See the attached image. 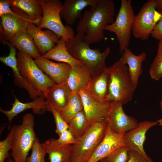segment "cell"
Listing matches in <instances>:
<instances>
[{
    "label": "cell",
    "instance_id": "cell-30",
    "mask_svg": "<svg viewBox=\"0 0 162 162\" xmlns=\"http://www.w3.org/2000/svg\"><path fill=\"white\" fill-rule=\"evenodd\" d=\"M16 125L13 126L6 138L0 141V162H5L6 159L10 157V154L9 152L11 150L13 138Z\"/></svg>",
    "mask_w": 162,
    "mask_h": 162
},
{
    "label": "cell",
    "instance_id": "cell-37",
    "mask_svg": "<svg viewBox=\"0 0 162 162\" xmlns=\"http://www.w3.org/2000/svg\"><path fill=\"white\" fill-rule=\"evenodd\" d=\"M156 1L157 3L156 9L159 12L162 6V0H156Z\"/></svg>",
    "mask_w": 162,
    "mask_h": 162
},
{
    "label": "cell",
    "instance_id": "cell-24",
    "mask_svg": "<svg viewBox=\"0 0 162 162\" xmlns=\"http://www.w3.org/2000/svg\"><path fill=\"white\" fill-rule=\"evenodd\" d=\"M110 72L108 67L102 73L92 78L86 91L93 96L102 100H107L109 93Z\"/></svg>",
    "mask_w": 162,
    "mask_h": 162
},
{
    "label": "cell",
    "instance_id": "cell-32",
    "mask_svg": "<svg viewBox=\"0 0 162 162\" xmlns=\"http://www.w3.org/2000/svg\"><path fill=\"white\" fill-rule=\"evenodd\" d=\"M129 149L126 146L121 147L106 158L107 162H126L128 156Z\"/></svg>",
    "mask_w": 162,
    "mask_h": 162
},
{
    "label": "cell",
    "instance_id": "cell-38",
    "mask_svg": "<svg viewBox=\"0 0 162 162\" xmlns=\"http://www.w3.org/2000/svg\"><path fill=\"white\" fill-rule=\"evenodd\" d=\"M158 122V125L159 126H162V118H160L157 120Z\"/></svg>",
    "mask_w": 162,
    "mask_h": 162
},
{
    "label": "cell",
    "instance_id": "cell-6",
    "mask_svg": "<svg viewBox=\"0 0 162 162\" xmlns=\"http://www.w3.org/2000/svg\"><path fill=\"white\" fill-rule=\"evenodd\" d=\"M34 118L31 113L24 115L20 124L16 125L13 135L11 156L15 162H26L29 151L37 138Z\"/></svg>",
    "mask_w": 162,
    "mask_h": 162
},
{
    "label": "cell",
    "instance_id": "cell-40",
    "mask_svg": "<svg viewBox=\"0 0 162 162\" xmlns=\"http://www.w3.org/2000/svg\"><path fill=\"white\" fill-rule=\"evenodd\" d=\"M98 162H107L106 158L101 159Z\"/></svg>",
    "mask_w": 162,
    "mask_h": 162
},
{
    "label": "cell",
    "instance_id": "cell-21",
    "mask_svg": "<svg viewBox=\"0 0 162 162\" xmlns=\"http://www.w3.org/2000/svg\"><path fill=\"white\" fill-rule=\"evenodd\" d=\"M48 155L50 162H71L72 145H62L51 138L42 144Z\"/></svg>",
    "mask_w": 162,
    "mask_h": 162
},
{
    "label": "cell",
    "instance_id": "cell-2",
    "mask_svg": "<svg viewBox=\"0 0 162 162\" xmlns=\"http://www.w3.org/2000/svg\"><path fill=\"white\" fill-rule=\"evenodd\" d=\"M83 36L82 33H77L66 43V46L73 57L88 68L92 78L100 75L106 69V60L110 49L107 47L102 52L98 49H91L90 44L83 40Z\"/></svg>",
    "mask_w": 162,
    "mask_h": 162
},
{
    "label": "cell",
    "instance_id": "cell-28",
    "mask_svg": "<svg viewBox=\"0 0 162 162\" xmlns=\"http://www.w3.org/2000/svg\"><path fill=\"white\" fill-rule=\"evenodd\" d=\"M68 129L75 139L83 135L90 126L83 110L77 113L68 123Z\"/></svg>",
    "mask_w": 162,
    "mask_h": 162
},
{
    "label": "cell",
    "instance_id": "cell-39",
    "mask_svg": "<svg viewBox=\"0 0 162 162\" xmlns=\"http://www.w3.org/2000/svg\"><path fill=\"white\" fill-rule=\"evenodd\" d=\"M6 162H15L13 159L10 157L7 159Z\"/></svg>",
    "mask_w": 162,
    "mask_h": 162
},
{
    "label": "cell",
    "instance_id": "cell-9",
    "mask_svg": "<svg viewBox=\"0 0 162 162\" xmlns=\"http://www.w3.org/2000/svg\"><path fill=\"white\" fill-rule=\"evenodd\" d=\"M156 0H148L145 3L138 13L135 15L132 34L141 40H148L161 14L156 10Z\"/></svg>",
    "mask_w": 162,
    "mask_h": 162
},
{
    "label": "cell",
    "instance_id": "cell-16",
    "mask_svg": "<svg viewBox=\"0 0 162 162\" xmlns=\"http://www.w3.org/2000/svg\"><path fill=\"white\" fill-rule=\"evenodd\" d=\"M27 32L32 37L36 46L42 56L53 48L60 39L51 30L47 29L42 31L33 22L29 25Z\"/></svg>",
    "mask_w": 162,
    "mask_h": 162
},
{
    "label": "cell",
    "instance_id": "cell-41",
    "mask_svg": "<svg viewBox=\"0 0 162 162\" xmlns=\"http://www.w3.org/2000/svg\"><path fill=\"white\" fill-rule=\"evenodd\" d=\"M160 108H161V109L162 112V97L161 100L160 102Z\"/></svg>",
    "mask_w": 162,
    "mask_h": 162
},
{
    "label": "cell",
    "instance_id": "cell-3",
    "mask_svg": "<svg viewBox=\"0 0 162 162\" xmlns=\"http://www.w3.org/2000/svg\"><path fill=\"white\" fill-rule=\"evenodd\" d=\"M108 68L110 75L107 100H120L125 105L132 100L136 88L133 83L128 67L119 60Z\"/></svg>",
    "mask_w": 162,
    "mask_h": 162
},
{
    "label": "cell",
    "instance_id": "cell-19",
    "mask_svg": "<svg viewBox=\"0 0 162 162\" xmlns=\"http://www.w3.org/2000/svg\"><path fill=\"white\" fill-rule=\"evenodd\" d=\"M90 71L83 63L71 67L67 80L72 92L86 90L92 80Z\"/></svg>",
    "mask_w": 162,
    "mask_h": 162
},
{
    "label": "cell",
    "instance_id": "cell-13",
    "mask_svg": "<svg viewBox=\"0 0 162 162\" xmlns=\"http://www.w3.org/2000/svg\"><path fill=\"white\" fill-rule=\"evenodd\" d=\"M158 125L156 121H144L138 123L135 128L127 132L124 136L126 146L129 150L135 151L142 155L149 162H153L151 158L146 154L143 145L148 130Z\"/></svg>",
    "mask_w": 162,
    "mask_h": 162
},
{
    "label": "cell",
    "instance_id": "cell-23",
    "mask_svg": "<svg viewBox=\"0 0 162 162\" xmlns=\"http://www.w3.org/2000/svg\"><path fill=\"white\" fill-rule=\"evenodd\" d=\"M8 41L19 51L26 54L32 58L36 59L41 56L32 37L27 31L18 34Z\"/></svg>",
    "mask_w": 162,
    "mask_h": 162
},
{
    "label": "cell",
    "instance_id": "cell-25",
    "mask_svg": "<svg viewBox=\"0 0 162 162\" xmlns=\"http://www.w3.org/2000/svg\"><path fill=\"white\" fill-rule=\"evenodd\" d=\"M10 7L19 8L27 14L38 26L42 19L40 0H7Z\"/></svg>",
    "mask_w": 162,
    "mask_h": 162
},
{
    "label": "cell",
    "instance_id": "cell-20",
    "mask_svg": "<svg viewBox=\"0 0 162 162\" xmlns=\"http://www.w3.org/2000/svg\"><path fill=\"white\" fill-rule=\"evenodd\" d=\"M98 0H65L63 4L60 15L68 25H73L76 20L82 17V11L86 7L96 6Z\"/></svg>",
    "mask_w": 162,
    "mask_h": 162
},
{
    "label": "cell",
    "instance_id": "cell-11",
    "mask_svg": "<svg viewBox=\"0 0 162 162\" xmlns=\"http://www.w3.org/2000/svg\"><path fill=\"white\" fill-rule=\"evenodd\" d=\"M123 105L120 100L111 101L106 120L114 132L124 135L128 131L135 128L138 123L134 117L125 113Z\"/></svg>",
    "mask_w": 162,
    "mask_h": 162
},
{
    "label": "cell",
    "instance_id": "cell-7",
    "mask_svg": "<svg viewBox=\"0 0 162 162\" xmlns=\"http://www.w3.org/2000/svg\"><path fill=\"white\" fill-rule=\"evenodd\" d=\"M43 9L41 21L37 27L40 29L45 28L51 30L59 38L67 42L74 36V32L69 25L64 26L61 19L60 11L63 4L60 0H40Z\"/></svg>",
    "mask_w": 162,
    "mask_h": 162
},
{
    "label": "cell",
    "instance_id": "cell-14",
    "mask_svg": "<svg viewBox=\"0 0 162 162\" xmlns=\"http://www.w3.org/2000/svg\"><path fill=\"white\" fill-rule=\"evenodd\" d=\"M124 136L114 132L108 125L103 139L88 162H98L118 148L126 146Z\"/></svg>",
    "mask_w": 162,
    "mask_h": 162
},
{
    "label": "cell",
    "instance_id": "cell-22",
    "mask_svg": "<svg viewBox=\"0 0 162 162\" xmlns=\"http://www.w3.org/2000/svg\"><path fill=\"white\" fill-rule=\"evenodd\" d=\"M146 58L145 52L136 55L128 48L124 50L120 59L123 64H128L129 72L133 83L136 88L139 77L142 72V63Z\"/></svg>",
    "mask_w": 162,
    "mask_h": 162
},
{
    "label": "cell",
    "instance_id": "cell-36",
    "mask_svg": "<svg viewBox=\"0 0 162 162\" xmlns=\"http://www.w3.org/2000/svg\"><path fill=\"white\" fill-rule=\"evenodd\" d=\"M126 162H149L139 153L134 151L129 150L128 156Z\"/></svg>",
    "mask_w": 162,
    "mask_h": 162
},
{
    "label": "cell",
    "instance_id": "cell-1",
    "mask_svg": "<svg viewBox=\"0 0 162 162\" xmlns=\"http://www.w3.org/2000/svg\"><path fill=\"white\" fill-rule=\"evenodd\" d=\"M115 5L112 0H98L97 5L85 11L76 30L83 34V40L89 44L97 43L104 38V28L112 23Z\"/></svg>",
    "mask_w": 162,
    "mask_h": 162
},
{
    "label": "cell",
    "instance_id": "cell-17",
    "mask_svg": "<svg viewBox=\"0 0 162 162\" xmlns=\"http://www.w3.org/2000/svg\"><path fill=\"white\" fill-rule=\"evenodd\" d=\"M14 97V101L12 104V106L10 110L0 109L1 112L6 116L9 123L11 122L18 114L28 109H32L34 113L39 115L42 114L46 111H48L49 106L44 97H40L26 103H22Z\"/></svg>",
    "mask_w": 162,
    "mask_h": 162
},
{
    "label": "cell",
    "instance_id": "cell-18",
    "mask_svg": "<svg viewBox=\"0 0 162 162\" xmlns=\"http://www.w3.org/2000/svg\"><path fill=\"white\" fill-rule=\"evenodd\" d=\"M72 92L66 80L49 87L44 95L49 107H52L58 111L65 106Z\"/></svg>",
    "mask_w": 162,
    "mask_h": 162
},
{
    "label": "cell",
    "instance_id": "cell-27",
    "mask_svg": "<svg viewBox=\"0 0 162 162\" xmlns=\"http://www.w3.org/2000/svg\"><path fill=\"white\" fill-rule=\"evenodd\" d=\"M82 110L83 105L80 94L78 93L72 92L65 106L57 111L68 124L74 116Z\"/></svg>",
    "mask_w": 162,
    "mask_h": 162
},
{
    "label": "cell",
    "instance_id": "cell-35",
    "mask_svg": "<svg viewBox=\"0 0 162 162\" xmlns=\"http://www.w3.org/2000/svg\"><path fill=\"white\" fill-rule=\"evenodd\" d=\"M161 17L154 26L151 35L158 41L162 39V11L160 12Z\"/></svg>",
    "mask_w": 162,
    "mask_h": 162
},
{
    "label": "cell",
    "instance_id": "cell-42",
    "mask_svg": "<svg viewBox=\"0 0 162 162\" xmlns=\"http://www.w3.org/2000/svg\"><path fill=\"white\" fill-rule=\"evenodd\" d=\"M162 11V7H161V8H160V10L159 11V12H160Z\"/></svg>",
    "mask_w": 162,
    "mask_h": 162
},
{
    "label": "cell",
    "instance_id": "cell-29",
    "mask_svg": "<svg viewBox=\"0 0 162 162\" xmlns=\"http://www.w3.org/2000/svg\"><path fill=\"white\" fill-rule=\"evenodd\" d=\"M151 78L158 81L162 78V39L159 41L157 55L148 70Z\"/></svg>",
    "mask_w": 162,
    "mask_h": 162
},
{
    "label": "cell",
    "instance_id": "cell-34",
    "mask_svg": "<svg viewBox=\"0 0 162 162\" xmlns=\"http://www.w3.org/2000/svg\"><path fill=\"white\" fill-rule=\"evenodd\" d=\"M58 142L62 145H73L76 142V139L68 129L63 131L57 139Z\"/></svg>",
    "mask_w": 162,
    "mask_h": 162
},
{
    "label": "cell",
    "instance_id": "cell-8",
    "mask_svg": "<svg viewBox=\"0 0 162 162\" xmlns=\"http://www.w3.org/2000/svg\"><path fill=\"white\" fill-rule=\"evenodd\" d=\"M135 16L131 1L122 0L115 20L104 28L116 34L122 54L129 45Z\"/></svg>",
    "mask_w": 162,
    "mask_h": 162
},
{
    "label": "cell",
    "instance_id": "cell-5",
    "mask_svg": "<svg viewBox=\"0 0 162 162\" xmlns=\"http://www.w3.org/2000/svg\"><path fill=\"white\" fill-rule=\"evenodd\" d=\"M108 125L106 120L90 125L72 145L71 162H88L103 139Z\"/></svg>",
    "mask_w": 162,
    "mask_h": 162
},
{
    "label": "cell",
    "instance_id": "cell-33",
    "mask_svg": "<svg viewBox=\"0 0 162 162\" xmlns=\"http://www.w3.org/2000/svg\"><path fill=\"white\" fill-rule=\"evenodd\" d=\"M48 111L52 114L56 125L55 132L58 136L64 130L68 129V124L64 119L58 112L52 107H48Z\"/></svg>",
    "mask_w": 162,
    "mask_h": 162
},
{
    "label": "cell",
    "instance_id": "cell-10",
    "mask_svg": "<svg viewBox=\"0 0 162 162\" xmlns=\"http://www.w3.org/2000/svg\"><path fill=\"white\" fill-rule=\"evenodd\" d=\"M11 8V13L0 16L1 33L4 40L8 41L18 34L27 32L31 22L35 25V22L24 11L17 8Z\"/></svg>",
    "mask_w": 162,
    "mask_h": 162
},
{
    "label": "cell",
    "instance_id": "cell-31",
    "mask_svg": "<svg viewBox=\"0 0 162 162\" xmlns=\"http://www.w3.org/2000/svg\"><path fill=\"white\" fill-rule=\"evenodd\" d=\"M46 154V150L37 137L32 148L31 155L27 158L26 162H46L45 158Z\"/></svg>",
    "mask_w": 162,
    "mask_h": 162
},
{
    "label": "cell",
    "instance_id": "cell-12",
    "mask_svg": "<svg viewBox=\"0 0 162 162\" xmlns=\"http://www.w3.org/2000/svg\"><path fill=\"white\" fill-rule=\"evenodd\" d=\"M78 93L81 97L83 110L90 125L106 120L111 101L101 100L86 90L81 91Z\"/></svg>",
    "mask_w": 162,
    "mask_h": 162
},
{
    "label": "cell",
    "instance_id": "cell-4",
    "mask_svg": "<svg viewBox=\"0 0 162 162\" xmlns=\"http://www.w3.org/2000/svg\"><path fill=\"white\" fill-rule=\"evenodd\" d=\"M16 57L19 71L35 98L44 97V93L47 89L56 83L43 73L34 60L28 55L19 51Z\"/></svg>",
    "mask_w": 162,
    "mask_h": 162
},
{
    "label": "cell",
    "instance_id": "cell-26",
    "mask_svg": "<svg viewBox=\"0 0 162 162\" xmlns=\"http://www.w3.org/2000/svg\"><path fill=\"white\" fill-rule=\"evenodd\" d=\"M41 57L58 62L65 63L71 67L83 63L73 57L68 52L66 43L61 38L58 43L52 49Z\"/></svg>",
    "mask_w": 162,
    "mask_h": 162
},
{
    "label": "cell",
    "instance_id": "cell-15",
    "mask_svg": "<svg viewBox=\"0 0 162 162\" xmlns=\"http://www.w3.org/2000/svg\"><path fill=\"white\" fill-rule=\"evenodd\" d=\"M34 61L39 68L56 84L67 80L71 68L69 64L55 62L41 56Z\"/></svg>",
    "mask_w": 162,
    "mask_h": 162
}]
</instances>
